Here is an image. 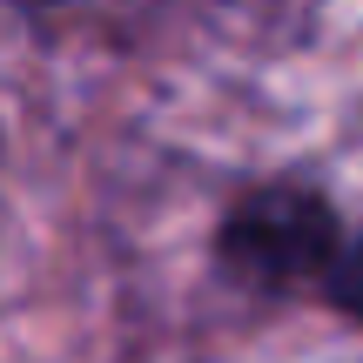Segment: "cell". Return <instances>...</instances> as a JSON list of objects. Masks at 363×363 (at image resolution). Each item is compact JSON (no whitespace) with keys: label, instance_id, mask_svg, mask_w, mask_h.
Masks as SVG:
<instances>
[{"label":"cell","instance_id":"cell-1","mask_svg":"<svg viewBox=\"0 0 363 363\" xmlns=\"http://www.w3.org/2000/svg\"><path fill=\"white\" fill-rule=\"evenodd\" d=\"M337 249H343V222L316 182H262V189L235 195V208L216 229V262L229 269V283L262 289V296L323 283Z\"/></svg>","mask_w":363,"mask_h":363},{"label":"cell","instance_id":"cell-2","mask_svg":"<svg viewBox=\"0 0 363 363\" xmlns=\"http://www.w3.org/2000/svg\"><path fill=\"white\" fill-rule=\"evenodd\" d=\"M323 296L337 303V310L363 316V235H343L337 262H330V276H323Z\"/></svg>","mask_w":363,"mask_h":363},{"label":"cell","instance_id":"cell-3","mask_svg":"<svg viewBox=\"0 0 363 363\" xmlns=\"http://www.w3.org/2000/svg\"><path fill=\"white\" fill-rule=\"evenodd\" d=\"M34 7H54V0H34Z\"/></svg>","mask_w":363,"mask_h":363}]
</instances>
